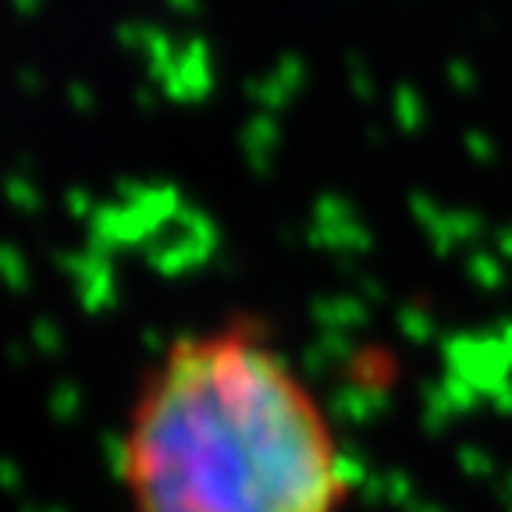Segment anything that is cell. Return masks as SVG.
Returning a JSON list of instances; mask_svg holds the SVG:
<instances>
[{"instance_id":"cell-1","label":"cell","mask_w":512,"mask_h":512,"mask_svg":"<svg viewBox=\"0 0 512 512\" xmlns=\"http://www.w3.org/2000/svg\"><path fill=\"white\" fill-rule=\"evenodd\" d=\"M125 512H349L356 473L328 402L256 320L175 335L121 420Z\"/></svg>"}]
</instances>
